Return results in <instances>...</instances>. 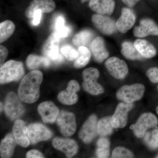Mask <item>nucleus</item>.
<instances>
[{
	"label": "nucleus",
	"mask_w": 158,
	"mask_h": 158,
	"mask_svg": "<svg viewBox=\"0 0 158 158\" xmlns=\"http://www.w3.org/2000/svg\"><path fill=\"white\" fill-rule=\"evenodd\" d=\"M56 8V4L53 0H33L26 10L25 15L28 18H33L34 14L37 10L42 13H50Z\"/></svg>",
	"instance_id": "nucleus-15"
},
{
	"label": "nucleus",
	"mask_w": 158,
	"mask_h": 158,
	"mask_svg": "<svg viewBox=\"0 0 158 158\" xmlns=\"http://www.w3.org/2000/svg\"><path fill=\"white\" fill-rule=\"evenodd\" d=\"M144 141L151 149L158 148V129L146 132L144 136Z\"/></svg>",
	"instance_id": "nucleus-32"
},
{
	"label": "nucleus",
	"mask_w": 158,
	"mask_h": 158,
	"mask_svg": "<svg viewBox=\"0 0 158 158\" xmlns=\"http://www.w3.org/2000/svg\"><path fill=\"white\" fill-rule=\"evenodd\" d=\"M15 25L11 21L6 20L0 24V42L1 43L9 39L14 33Z\"/></svg>",
	"instance_id": "nucleus-30"
},
{
	"label": "nucleus",
	"mask_w": 158,
	"mask_h": 158,
	"mask_svg": "<svg viewBox=\"0 0 158 158\" xmlns=\"http://www.w3.org/2000/svg\"><path fill=\"white\" fill-rule=\"evenodd\" d=\"M26 157L27 158H42L44 157L41 153L36 150H31L27 153Z\"/></svg>",
	"instance_id": "nucleus-39"
},
{
	"label": "nucleus",
	"mask_w": 158,
	"mask_h": 158,
	"mask_svg": "<svg viewBox=\"0 0 158 158\" xmlns=\"http://www.w3.org/2000/svg\"><path fill=\"white\" fill-rule=\"evenodd\" d=\"M121 52L126 59L131 60H140L143 58L137 50L134 44L126 41L121 45Z\"/></svg>",
	"instance_id": "nucleus-26"
},
{
	"label": "nucleus",
	"mask_w": 158,
	"mask_h": 158,
	"mask_svg": "<svg viewBox=\"0 0 158 158\" xmlns=\"http://www.w3.org/2000/svg\"><path fill=\"white\" fill-rule=\"evenodd\" d=\"M133 103H120L117 105L115 112L111 117V123L115 129L123 128L127 123L128 114L133 109Z\"/></svg>",
	"instance_id": "nucleus-9"
},
{
	"label": "nucleus",
	"mask_w": 158,
	"mask_h": 158,
	"mask_svg": "<svg viewBox=\"0 0 158 158\" xmlns=\"http://www.w3.org/2000/svg\"><path fill=\"white\" fill-rule=\"evenodd\" d=\"M156 158H158V155L157 156H156Z\"/></svg>",
	"instance_id": "nucleus-45"
},
{
	"label": "nucleus",
	"mask_w": 158,
	"mask_h": 158,
	"mask_svg": "<svg viewBox=\"0 0 158 158\" xmlns=\"http://www.w3.org/2000/svg\"><path fill=\"white\" fill-rule=\"evenodd\" d=\"M80 1H81V2L82 3H84L88 2V1H90V0H80Z\"/></svg>",
	"instance_id": "nucleus-42"
},
{
	"label": "nucleus",
	"mask_w": 158,
	"mask_h": 158,
	"mask_svg": "<svg viewBox=\"0 0 158 158\" xmlns=\"http://www.w3.org/2000/svg\"><path fill=\"white\" fill-rule=\"evenodd\" d=\"M99 75L98 69L93 67L86 69L83 71L82 87L85 91L93 95H99L104 92V88L97 82Z\"/></svg>",
	"instance_id": "nucleus-3"
},
{
	"label": "nucleus",
	"mask_w": 158,
	"mask_h": 158,
	"mask_svg": "<svg viewBox=\"0 0 158 158\" xmlns=\"http://www.w3.org/2000/svg\"><path fill=\"white\" fill-rule=\"evenodd\" d=\"M112 158H133L134 154L130 150L124 147H117L113 150Z\"/></svg>",
	"instance_id": "nucleus-34"
},
{
	"label": "nucleus",
	"mask_w": 158,
	"mask_h": 158,
	"mask_svg": "<svg viewBox=\"0 0 158 158\" xmlns=\"http://www.w3.org/2000/svg\"><path fill=\"white\" fill-rule=\"evenodd\" d=\"M61 52L67 60L72 61L76 60L78 56V52L71 46L66 44L61 48Z\"/></svg>",
	"instance_id": "nucleus-33"
},
{
	"label": "nucleus",
	"mask_w": 158,
	"mask_h": 158,
	"mask_svg": "<svg viewBox=\"0 0 158 158\" xmlns=\"http://www.w3.org/2000/svg\"><path fill=\"white\" fill-rule=\"evenodd\" d=\"M61 37H59L56 32H54L51 34L46 40L43 48V53L46 56L51 52L59 49V44Z\"/></svg>",
	"instance_id": "nucleus-27"
},
{
	"label": "nucleus",
	"mask_w": 158,
	"mask_h": 158,
	"mask_svg": "<svg viewBox=\"0 0 158 158\" xmlns=\"http://www.w3.org/2000/svg\"><path fill=\"white\" fill-rule=\"evenodd\" d=\"M42 13L41 11L39 10L34 12L33 20V24L34 26H37L40 23Z\"/></svg>",
	"instance_id": "nucleus-40"
},
{
	"label": "nucleus",
	"mask_w": 158,
	"mask_h": 158,
	"mask_svg": "<svg viewBox=\"0 0 158 158\" xmlns=\"http://www.w3.org/2000/svg\"><path fill=\"white\" fill-rule=\"evenodd\" d=\"M80 90L78 83L74 80L71 81L68 83L65 90L59 93L58 98L59 101L63 104L72 105L74 104L78 100L77 92Z\"/></svg>",
	"instance_id": "nucleus-13"
},
{
	"label": "nucleus",
	"mask_w": 158,
	"mask_h": 158,
	"mask_svg": "<svg viewBox=\"0 0 158 158\" xmlns=\"http://www.w3.org/2000/svg\"><path fill=\"white\" fill-rule=\"evenodd\" d=\"M16 141L13 135L9 134L3 139L1 142L0 152L1 158L11 157L16 146Z\"/></svg>",
	"instance_id": "nucleus-23"
},
{
	"label": "nucleus",
	"mask_w": 158,
	"mask_h": 158,
	"mask_svg": "<svg viewBox=\"0 0 158 158\" xmlns=\"http://www.w3.org/2000/svg\"><path fill=\"white\" fill-rule=\"evenodd\" d=\"M156 113H157L158 115V106L156 108Z\"/></svg>",
	"instance_id": "nucleus-44"
},
{
	"label": "nucleus",
	"mask_w": 158,
	"mask_h": 158,
	"mask_svg": "<svg viewBox=\"0 0 158 158\" xmlns=\"http://www.w3.org/2000/svg\"><path fill=\"white\" fill-rule=\"evenodd\" d=\"M136 17L131 9L123 8L120 17L116 22L117 30L122 34L127 33L132 28L135 23Z\"/></svg>",
	"instance_id": "nucleus-17"
},
{
	"label": "nucleus",
	"mask_w": 158,
	"mask_h": 158,
	"mask_svg": "<svg viewBox=\"0 0 158 158\" xmlns=\"http://www.w3.org/2000/svg\"></svg>",
	"instance_id": "nucleus-46"
},
{
	"label": "nucleus",
	"mask_w": 158,
	"mask_h": 158,
	"mask_svg": "<svg viewBox=\"0 0 158 158\" xmlns=\"http://www.w3.org/2000/svg\"><path fill=\"white\" fill-rule=\"evenodd\" d=\"M158 124L157 118L154 114L151 113H143L133 126V132L137 138H143L148 130L156 127Z\"/></svg>",
	"instance_id": "nucleus-5"
},
{
	"label": "nucleus",
	"mask_w": 158,
	"mask_h": 158,
	"mask_svg": "<svg viewBox=\"0 0 158 158\" xmlns=\"http://www.w3.org/2000/svg\"><path fill=\"white\" fill-rule=\"evenodd\" d=\"M96 154L98 158H108L110 155V141L107 138L102 137L97 143Z\"/></svg>",
	"instance_id": "nucleus-31"
},
{
	"label": "nucleus",
	"mask_w": 158,
	"mask_h": 158,
	"mask_svg": "<svg viewBox=\"0 0 158 158\" xmlns=\"http://www.w3.org/2000/svg\"><path fill=\"white\" fill-rule=\"evenodd\" d=\"M91 20L94 27L105 35H112L117 30L116 22L106 15L98 14L94 15Z\"/></svg>",
	"instance_id": "nucleus-12"
},
{
	"label": "nucleus",
	"mask_w": 158,
	"mask_h": 158,
	"mask_svg": "<svg viewBox=\"0 0 158 158\" xmlns=\"http://www.w3.org/2000/svg\"><path fill=\"white\" fill-rule=\"evenodd\" d=\"M97 117L95 115H91L83 124L79 133V138L86 144L93 141L98 134Z\"/></svg>",
	"instance_id": "nucleus-11"
},
{
	"label": "nucleus",
	"mask_w": 158,
	"mask_h": 158,
	"mask_svg": "<svg viewBox=\"0 0 158 158\" xmlns=\"http://www.w3.org/2000/svg\"><path fill=\"white\" fill-rule=\"evenodd\" d=\"M133 34L135 37L141 38L150 35H158V27L154 21L149 19H141L140 25L135 27Z\"/></svg>",
	"instance_id": "nucleus-14"
},
{
	"label": "nucleus",
	"mask_w": 158,
	"mask_h": 158,
	"mask_svg": "<svg viewBox=\"0 0 158 158\" xmlns=\"http://www.w3.org/2000/svg\"><path fill=\"white\" fill-rule=\"evenodd\" d=\"M38 111L45 123H53L56 120L59 110L52 102L46 101L41 103L38 106Z\"/></svg>",
	"instance_id": "nucleus-18"
},
{
	"label": "nucleus",
	"mask_w": 158,
	"mask_h": 158,
	"mask_svg": "<svg viewBox=\"0 0 158 158\" xmlns=\"http://www.w3.org/2000/svg\"><path fill=\"white\" fill-rule=\"evenodd\" d=\"M145 90L144 85L141 84L124 85L117 90L116 96L123 102L133 103L142 98Z\"/></svg>",
	"instance_id": "nucleus-4"
},
{
	"label": "nucleus",
	"mask_w": 158,
	"mask_h": 158,
	"mask_svg": "<svg viewBox=\"0 0 158 158\" xmlns=\"http://www.w3.org/2000/svg\"><path fill=\"white\" fill-rule=\"evenodd\" d=\"M52 145L54 148L64 153L67 158L72 157L76 154L78 149L76 142L68 138H54Z\"/></svg>",
	"instance_id": "nucleus-16"
},
{
	"label": "nucleus",
	"mask_w": 158,
	"mask_h": 158,
	"mask_svg": "<svg viewBox=\"0 0 158 158\" xmlns=\"http://www.w3.org/2000/svg\"><path fill=\"white\" fill-rule=\"evenodd\" d=\"M78 56L74 62V66L76 68H81L88 64L91 56L90 51L85 46L79 47Z\"/></svg>",
	"instance_id": "nucleus-29"
},
{
	"label": "nucleus",
	"mask_w": 158,
	"mask_h": 158,
	"mask_svg": "<svg viewBox=\"0 0 158 158\" xmlns=\"http://www.w3.org/2000/svg\"><path fill=\"white\" fill-rule=\"evenodd\" d=\"M43 77L42 73L38 70L31 71L24 77L18 90L20 100L27 103H34L38 100Z\"/></svg>",
	"instance_id": "nucleus-1"
},
{
	"label": "nucleus",
	"mask_w": 158,
	"mask_h": 158,
	"mask_svg": "<svg viewBox=\"0 0 158 158\" xmlns=\"http://www.w3.org/2000/svg\"><path fill=\"white\" fill-rule=\"evenodd\" d=\"M19 97L14 92H9L6 96L5 110L6 115L11 120H14L21 117L25 112Z\"/></svg>",
	"instance_id": "nucleus-6"
},
{
	"label": "nucleus",
	"mask_w": 158,
	"mask_h": 158,
	"mask_svg": "<svg viewBox=\"0 0 158 158\" xmlns=\"http://www.w3.org/2000/svg\"><path fill=\"white\" fill-rule=\"evenodd\" d=\"M140 1V0H121L122 2L124 3L125 5L130 8H132Z\"/></svg>",
	"instance_id": "nucleus-41"
},
{
	"label": "nucleus",
	"mask_w": 158,
	"mask_h": 158,
	"mask_svg": "<svg viewBox=\"0 0 158 158\" xmlns=\"http://www.w3.org/2000/svg\"><path fill=\"white\" fill-rule=\"evenodd\" d=\"M23 64L21 62L11 60L1 66L0 83L6 84L18 81L24 74Z\"/></svg>",
	"instance_id": "nucleus-2"
},
{
	"label": "nucleus",
	"mask_w": 158,
	"mask_h": 158,
	"mask_svg": "<svg viewBox=\"0 0 158 158\" xmlns=\"http://www.w3.org/2000/svg\"><path fill=\"white\" fill-rule=\"evenodd\" d=\"M146 74L151 82L155 84L158 83V68H149L146 71Z\"/></svg>",
	"instance_id": "nucleus-35"
},
{
	"label": "nucleus",
	"mask_w": 158,
	"mask_h": 158,
	"mask_svg": "<svg viewBox=\"0 0 158 158\" xmlns=\"http://www.w3.org/2000/svg\"><path fill=\"white\" fill-rule=\"evenodd\" d=\"M9 54L8 49L6 48L4 46L1 45L0 46V62L1 66L3 65V63L8 56Z\"/></svg>",
	"instance_id": "nucleus-37"
},
{
	"label": "nucleus",
	"mask_w": 158,
	"mask_h": 158,
	"mask_svg": "<svg viewBox=\"0 0 158 158\" xmlns=\"http://www.w3.org/2000/svg\"><path fill=\"white\" fill-rule=\"evenodd\" d=\"M65 19L63 16L59 15L56 18L54 22V27L55 31H59L60 29L65 26Z\"/></svg>",
	"instance_id": "nucleus-36"
},
{
	"label": "nucleus",
	"mask_w": 158,
	"mask_h": 158,
	"mask_svg": "<svg viewBox=\"0 0 158 158\" xmlns=\"http://www.w3.org/2000/svg\"><path fill=\"white\" fill-rule=\"evenodd\" d=\"M109 73L113 77L118 80L124 79L128 73V67L123 60L116 57L109 58L105 63Z\"/></svg>",
	"instance_id": "nucleus-8"
},
{
	"label": "nucleus",
	"mask_w": 158,
	"mask_h": 158,
	"mask_svg": "<svg viewBox=\"0 0 158 158\" xmlns=\"http://www.w3.org/2000/svg\"><path fill=\"white\" fill-rule=\"evenodd\" d=\"M89 6L97 14L110 15L114 11L115 2L114 0H90Z\"/></svg>",
	"instance_id": "nucleus-20"
},
{
	"label": "nucleus",
	"mask_w": 158,
	"mask_h": 158,
	"mask_svg": "<svg viewBox=\"0 0 158 158\" xmlns=\"http://www.w3.org/2000/svg\"><path fill=\"white\" fill-rule=\"evenodd\" d=\"M90 49L97 62H102L109 57V53L101 37H97L94 39L90 44Z\"/></svg>",
	"instance_id": "nucleus-21"
},
{
	"label": "nucleus",
	"mask_w": 158,
	"mask_h": 158,
	"mask_svg": "<svg viewBox=\"0 0 158 158\" xmlns=\"http://www.w3.org/2000/svg\"><path fill=\"white\" fill-rule=\"evenodd\" d=\"M56 123L61 133L65 137L73 135L76 131V117L73 113L61 111L57 117Z\"/></svg>",
	"instance_id": "nucleus-7"
},
{
	"label": "nucleus",
	"mask_w": 158,
	"mask_h": 158,
	"mask_svg": "<svg viewBox=\"0 0 158 158\" xmlns=\"http://www.w3.org/2000/svg\"><path fill=\"white\" fill-rule=\"evenodd\" d=\"M134 44L137 50L143 58L151 59L156 54V49L154 46L145 40H136Z\"/></svg>",
	"instance_id": "nucleus-22"
},
{
	"label": "nucleus",
	"mask_w": 158,
	"mask_h": 158,
	"mask_svg": "<svg viewBox=\"0 0 158 158\" xmlns=\"http://www.w3.org/2000/svg\"><path fill=\"white\" fill-rule=\"evenodd\" d=\"M28 137L30 143L35 144L52 138V133L45 126L39 123L30 124L28 127Z\"/></svg>",
	"instance_id": "nucleus-10"
},
{
	"label": "nucleus",
	"mask_w": 158,
	"mask_h": 158,
	"mask_svg": "<svg viewBox=\"0 0 158 158\" xmlns=\"http://www.w3.org/2000/svg\"><path fill=\"white\" fill-rule=\"evenodd\" d=\"M55 32H56L57 34L61 38H65L68 37L70 34L71 29L69 27L65 26L59 31H55Z\"/></svg>",
	"instance_id": "nucleus-38"
},
{
	"label": "nucleus",
	"mask_w": 158,
	"mask_h": 158,
	"mask_svg": "<svg viewBox=\"0 0 158 158\" xmlns=\"http://www.w3.org/2000/svg\"><path fill=\"white\" fill-rule=\"evenodd\" d=\"M113 128L111 123V116H106L98 122V134L101 137L110 135L113 132Z\"/></svg>",
	"instance_id": "nucleus-28"
},
{
	"label": "nucleus",
	"mask_w": 158,
	"mask_h": 158,
	"mask_svg": "<svg viewBox=\"0 0 158 158\" xmlns=\"http://www.w3.org/2000/svg\"><path fill=\"white\" fill-rule=\"evenodd\" d=\"M94 34L89 30H83L76 34L73 38V43L76 46H85L89 45L93 40Z\"/></svg>",
	"instance_id": "nucleus-25"
},
{
	"label": "nucleus",
	"mask_w": 158,
	"mask_h": 158,
	"mask_svg": "<svg viewBox=\"0 0 158 158\" xmlns=\"http://www.w3.org/2000/svg\"><path fill=\"white\" fill-rule=\"evenodd\" d=\"M12 133L15 141L20 146L26 148L30 145L31 143L28 137V127L26 126L23 120L17 119L15 121Z\"/></svg>",
	"instance_id": "nucleus-19"
},
{
	"label": "nucleus",
	"mask_w": 158,
	"mask_h": 158,
	"mask_svg": "<svg viewBox=\"0 0 158 158\" xmlns=\"http://www.w3.org/2000/svg\"><path fill=\"white\" fill-rule=\"evenodd\" d=\"M2 103H1V111H2Z\"/></svg>",
	"instance_id": "nucleus-43"
},
{
	"label": "nucleus",
	"mask_w": 158,
	"mask_h": 158,
	"mask_svg": "<svg viewBox=\"0 0 158 158\" xmlns=\"http://www.w3.org/2000/svg\"><path fill=\"white\" fill-rule=\"evenodd\" d=\"M26 64L29 69L34 70L41 67H49L51 65V61L46 57L31 55L27 58Z\"/></svg>",
	"instance_id": "nucleus-24"
}]
</instances>
